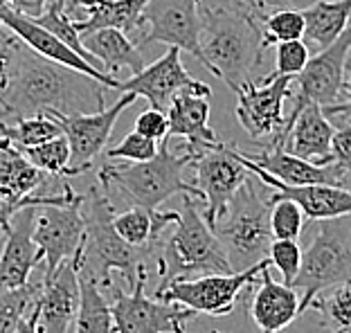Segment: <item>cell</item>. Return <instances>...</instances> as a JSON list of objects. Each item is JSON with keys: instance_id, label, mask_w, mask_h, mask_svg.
<instances>
[{"instance_id": "obj_1", "label": "cell", "mask_w": 351, "mask_h": 333, "mask_svg": "<svg viewBox=\"0 0 351 333\" xmlns=\"http://www.w3.org/2000/svg\"><path fill=\"white\" fill-rule=\"evenodd\" d=\"M106 84L82 70L50 61L25 45L3 88V115H79L106 108Z\"/></svg>"}, {"instance_id": "obj_2", "label": "cell", "mask_w": 351, "mask_h": 333, "mask_svg": "<svg viewBox=\"0 0 351 333\" xmlns=\"http://www.w3.org/2000/svg\"><path fill=\"white\" fill-rule=\"evenodd\" d=\"M201 10V63L228 88L250 84L263 52L261 23L230 0H198Z\"/></svg>"}, {"instance_id": "obj_3", "label": "cell", "mask_w": 351, "mask_h": 333, "mask_svg": "<svg viewBox=\"0 0 351 333\" xmlns=\"http://www.w3.org/2000/svg\"><path fill=\"white\" fill-rule=\"evenodd\" d=\"M82 214L86 223L82 268L79 271L90 275L101 288L113 284V273L122 275L126 288H133L142 271H147V255H156L151 248H135L126 243L115 230V205L106 194H99L97 187L88 189L82 201Z\"/></svg>"}, {"instance_id": "obj_4", "label": "cell", "mask_w": 351, "mask_h": 333, "mask_svg": "<svg viewBox=\"0 0 351 333\" xmlns=\"http://www.w3.org/2000/svg\"><path fill=\"white\" fill-rule=\"evenodd\" d=\"M162 284L212 273H234L221 241L203 217V198L185 194L178 219L156 248Z\"/></svg>"}, {"instance_id": "obj_5", "label": "cell", "mask_w": 351, "mask_h": 333, "mask_svg": "<svg viewBox=\"0 0 351 333\" xmlns=\"http://www.w3.org/2000/svg\"><path fill=\"white\" fill-rule=\"evenodd\" d=\"M169 136L160 140L158 153L145 162L131 164H104L99 182L104 189H117L131 205L158 210L176 194H191L203 198L194 182L182 180V169L194 160V151L185 147V153L169 151Z\"/></svg>"}, {"instance_id": "obj_6", "label": "cell", "mask_w": 351, "mask_h": 333, "mask_svg": "<svg viewBox=\"0 0 351 333\" xmlns=\"http://www.w3.org/2000/svg\"><path fill=\"white\" fill-rule=\"evenodd\" d=\"M232 271H245L268 257L273 232H270V198L259 194L252 178L234 194L228 210L212 223Z\"/></svg>"}, {"instance_id": "obj_7", "label": "cell", "mask_w": 351, "mask_h": 333, "mask_svg": "<svg viewBox=\"0 0 351 333\" xmlns=\"http://www.w3.org/2000/svg\"><path fill=\"white\" fill-rule=\"evenodd\" d=\"M317 223L320 227L308 248L302 250L300 273L291 284L298 293L302 291V313L308 311L317 295L338 284L351 282V214Z\"/></svg>"}, {"instance_id": "obj_8", "label": "cell", "mask_w": 351, "mask_h": 333, "mask_svg": "<svg viewBox=\"0 0 351 333\" xmlns=\"http://www.w3.org/2000/svg\"><path fill=\"white\" fill-rule=\"evenodd\" d=\"M270 266L273 264L266 257L259 264L239 273H212V275L191 277V280H173L169 284H160L158 286L156 299L173 302L185 308H191L196 313L221 318V315L234 311L237 299L241 297V293L248 286H254L263 268Z\"/></svg>"}, {"instance_id": "obj_9", "label": "cell", "mask_w": 351, "mask_h": 333, "mask_svg": "<svg viewBox=\"0 0 351 333\" xmlns=\"http://www.w3.org/2000/svg\"><path fill=\"white\" fill-rule=\"evenodd\" d=\"M293 75H270L268 82L241 86L237 92V120L248 136L261 147L282 145L289 133V115L284 113V101L293 99Z\"/></svg>"}, {"instance_id": "obj_10", "label": "cell", "mask_w": 351, "mask_h": 333, "mask_svg": "<svg viewBox=\"0 0 351 333\" xmlns=\"http://www.w3.org/2000/svg\"><path fill=\"white\" fill-rule=\"evenodd\" d=\"M149 273L142 271L135 286L122 291L110 284V311H113L115 333H187V322L196 311L173 302L147 297Z\"/></svg>"}, {"instance_id": "obj_11", "label": "cell", "mask_w": 351, "mask_h": 333, "mask_svg": "<svg viewBox=\"0 0 351 333\" xmlns=\"http://www.w3.org/2000/svg\"><path fill=\"white\" fill-rule=\"evenodd\" d=\"M84 194L68 203H47L34 208L32 239L43 252L45 273H54L63 261L73 259L84 248L86 223L82 214Z\"/></svg>"}, {"instance_id": "obj_12", "label": "cell", "mask_w": 351, "mask_h": 333, "mask_svg": "<svg viewBox=\"0 0 351 333\" xmlns=\"http://www.w3.org/2000/svg\"><path fill=\"white\" fill-rule=\"evenodd\" d=\"M189 166L194 169V185L203 196V217L212 225L245 185L250 171L239 162L232 147L223 142H214L212 147L198 151Z\"/></svg>"}, {"instance_id": "obj_13", "label": "cell", "mask_w": 351, "mask_h": 333, "mask_svg": "<svg viewBox=\"0 0 351 333\" xmlns=\"http://www.w3.org/2000/svg\"><path fill=\"white\" fill-rule=\"evenodd\" d=\"M140 50L151 43L176 45L201 61V10L198 0H149L142 12Z\"/></svg>"}, {"instance_id": "obj_14", "label": "cell", "mask_w": 351, "mask_h": 333, "mask_svg": "<svg viewBox=\"0 0 351 333\" xmlns=\"http://www.w3.org/2000/svg\"><path fill=\"white\" fill-rule=\"evenodd\" d=\"M135 99H138V95L122 92L113 106L97 110V113L54 115L61 124L63 136L70 142V151H73V156H70V176H77V173L90 169L95 158L108 145V138L113 133L117 120Z\"/></svg>"}, {"instance_id": "obj_15", "label": "cell", "mask_w": 351, "mask_h": 333, "mask_svg": "<svg viewBox=\"0 0 351 333\" xmlns=\"http://www.w3.org/2000/svg\"><path fill=\"white\" fill-rule=\"evenodd\" d=\"M82 252L63 261L54 273H45L36 297L38 333H68L79 311V268Z\"/></svg>"}, {"instance_id": "obj_16", "label": "cell", "mask_w": 351, "mask_h": 333, "mask_svg": "<svg viewBox=\"0 0 351 333\" xmlns=\"http://www.w3.org/2000/svg\"><path fill=\"white\" fill-rule=\"evenodd\" d=\"M349 54H351V25L331 45L317 50V54L308 59L306 68L295 77L300 97L313 101V104H320L322 108L340 101L342 88H345Z\"/></svg>"}, {"instance_id": "obj_17", "label": "cell", "mask_w": 351, "mask_h": 333, "mask_svg": "<svg viewBox=\"0 0 351 333\" xmlns=\"http://www.w3.org/2000/svg\"><path fill=\"white\" fill-rule=\"evenodd\" d=\"M230 147H232L239 162H241L263 187H273L275 194L293 198V201L304 210L306 219L326 221V219L349 217L351 214V189H347L345 185H286V182L270 176L263 166L250 160L248 156H243L241 149L237 145H230Z\"/></svg>"}, {"instance_id": "obj_18", "label": "cell", "mask_w": 351, "mask_h": 333, "mask_svg": "<svg viewBox=\"0 0 351 333\" xmlns=\"http://www.w3.org/2000/svg\"><path fill=\"white\" fill-rule=\"evenodd\" d=\"M196 84V79H191L185 66H182L180 50L176 45H169V50L158 61L140 70L138 75L122 79L117 86V92H133L138 97H145L151 108L167 113L176 95Z\"/></svg>"}, {"instance_id": "obj_19", "label": "cell", "mask_w": 351, "mask_h": 333, "mask_svg": "<svg viewBox=\"0 0 351 333\" xmlns=\"http://www.w3.org/2000/svg\"><path fill=\"white\" fill-rule=\"evenodd\" d=\"M293 101L295 108L289 113V133H286L284 149L315 164L333 162L331 140L336 126L324 115L320 104L302 99L298 92L293 95Z\"/></svg>"}, {"instance_id": "obj_20", "label": "cell", "mask_w": 351, "mask_h": 333, "mask_svg": "<svg viewBox=\"0 0 351 333\" xmlns=\"http://www.w3.org/2000/svg\"><path fill=\"white\" fill-rule=\"evenodd\" d=\"M0 23L10 27L12 32H16V34L23 38V43H25L29 50L38 52L41 57L50 59V61H57V63H63V66H68V68L82 70V73L104 82L110 90H117L119 79H115L113 75H108V73H101V70L90 66V63H88L82 54H77L73 47L63 43L59 36H54L50 29L38 25V23L34 18H29V16L12 10V7L7 3H3V0H0Z\"/></svg>"}, {"instance_id": "obj_21", "label": "cell", "mask_w": 351, "mask_h": 333, "mask_svg": "<svg viewBox=\"0 0 351 333\" xmlns=\"http://www.w3.org/2000/svg\"><path fill=\"white\" fill-rule=\"evenodd\" d=\"M210 97L212 88L207 84L198 82L191 88L180 90L171 99L169 108H167L169 138H182L187 142L185 147L194 153L219 142L217 136H214V129H210Z\"/></svg>"}, {"instance_id": "obj_22", "label": "cell", "mask_w": 351, "mask_h": 333, "mask_svg": "<svg viewBox=\"0 0 351 333\" xmlns=\"http://www.w3.org/2000/svg\"><path fill=\"white\" fill-rule=\"evenodd\" d=\"M34 208H23L12 219V230L0 252V288L27 286L34 268L43 261V252L32 239Z\"/></svg>"}, {"instance_id": "obj_23", "label": "cell", "mask_w": 351, "mask_h": 333, "mask_svg": "<svg viewBox=\"0 0 351 333\" xmlns=\"http://www.w3.org/2000/svg\"><path fill=\"white\" fill-rule=\"evenodd\" d=\"M250 160L263 166L270 176L286 182V185H345L347 171L340 164H315L304 158L293 156L282 145H268L259 153H245Z\"/></svg>"}, {"instance_id": "obj_24", "label": "cell", "mask_w": 351, "mask_h": 333, "mask_svg": "<svg viewBox=\"0 0 351 333\" xmlns=\"http://www.w3.org/2000/svg\"><path fill=\"white\" fill-rule=\"evenodd\" d=\"M254 286L257 291H254L250 302V315L261 333L284 331L302 315L298 288H293L286 282H275L270 268H263Z\"/></svg>"}, {"instance_id": "obj_25", "label": "cell", "mask_w": 351, "mask_h": 333, "mask_svg": "<svg viewBox=\"0 0 351 333\" xmlns=\"http://www.w3.org/2000/svg\"><path fill=\"white\" fill-rule=\"evenodd\" d=\"M86 50L97 59L108 75L117 79L119 70H129L131 75H138L145 70V57L142 50L135 45L129 34L117 27H99L82 34Z\"/></svg>"}, {"instance_id": "obj_26", "label": "cell", "mask_w": 351, "mask_h": 333, "mask_svg": "<svg viewBox=\"0 0 351 333\" xmlns=\"http://www.w3.org/2000/svg\"><path fill=\"white\" fill-rule=\"evenodd\" d=\"M45 176L47 173L36 169L25 153L0 133V192L14 201H25L43 187Z\"/></svg>"}, {"instance_id": "obj_27", "label": "cell", "mask_w": 351, "mask_h": 333, "mask_svg": "<svg viewBox=\"0 0 351 333\" xmlns=\"http://www.w3.org/2000/svg\"><path fill=\"white\" fill-rule=\"evenodd\" d=\"M302 14L306 18L304 38L322 50L351 25V0H315Z\"/></svg>"}, {"instance_id": "obj_28", "label": "cell", "mask_w": 351, "mask_h": 333, "mask_svg": "<svg viewBox=\"0 0 351 333\" xmlns=\"http://www.w3.org/2000/svg\"><path fill=\"white\" fill-rule=\"evenodd\" d=\"M147 3L149 0H110V3L86 10L79 16V21H75V27L79 34L99 27H117L131 34V32L142 29V12Z\"/></svg>"}, {"instance_id": "obj_29", "label": "cell", "mask_w": 351, "mask_h": 333, "mask_svg": "<svg viewBox=\"0 0 351 333\" xmlns=\"http://www.w3.org/2000/svg\"><path fill=\"white\" fill-rule=\"evenodd\" d=\"M75 333H115L113 311L104 297L101 286L90 275L79 271V311Z\"/></svg>"}, {"instance_id": "obj_30", "label": "cell", "mask_w": 351, "mask_h": 333, "mask_svg": "<svg viewBox=\"0 0 351 333\" xmlns=\"http://www.w3.org/2000/svg\"><path fill=\"white\" fill-rule=\"evenodd\" d=\"M0 133L14 142L19 149L25 147H36L43 145V142L63 136V129L59 120L50 113H41V115H29V117H19L12 124L0 122Z\"/></svg>"}, {"instance_id": "obj_31", "label": "cell", "mask_w": 351, "mask_h": 333, "mask_svg": "<svg viewBox=\"0 0 351 333\" xmlns=\"http://www.w3.org/2000/svg\"><path fill=\"white\" fill-rule=\"evenodd\" d=\"M38 25H43L45 29H50L54 36H59L63 43L70 45L77 54H82V57L90 63V66H95L97 70H101V73H106L104 70V66L93 57L90 52L86 50V45L82 41V34L77 32L75 27V21H73V16L68 14L66 10V0H47V7H45V12L38 16V18H34Z\"/></svg>"}, {"instance_id": "obj_32", "label": "cell", "mask_w": 351, "mask_h": 333, "mask_svg": "<svg viewBox=\"0 0 351 333\" xmlns=\"http://www.w3.org/2000/svg\"><path fill=\"white\" fill-rule=\"evenodd\" d=\"M311 308L320 313L324 329L331 333H351V282L338 284L326 295H317Z\"/></svg>"}, {"instance_id": "obj_33", "label": "cell", "mask_w": 351, "mask_h": 333, "mask_svg": "<svg viewBox=\"0 0 351 333\" xmlns=\"http://www.w3.org/2000/svg\"><path fill=\"white\" fill-rule=\"evenodd\" d=\"M21 151L25 153V158L36 169H41L47 176L52 178L70 176V156H73V151H70V142L66 136H57L36 147H25Z\"/></svg>"}, {"instance_id": "obj_34", "label": "cell", "mask_w": 351, "mask_h": 333, "mask_svg": "<svg viewBox=\"0 0 351 333\" xmlns=\"http://www.w3.org/2000/svg\"><path fill=\"white\" fill-rule=\"evenodd\" d=\"M154 212L149 208H140V205H131L126 212L115 214L113 223L117 234L122 236L126 243L135 245V248H151L156 250L154 241Z\"/></svg>"}, {"instance_id": "obj_35", "label": "cell", "mask_w": 351, "mask_h": 333, "mask_svg": "<svg viewBox=\"0 0 351 333\" xmlns=\"http://www.w3.org/2000/svg\"><path fill=\"white\" fill-rule=\"evenodd\" d=\"M38 284H27L21 288H0V333H16L23 318L36 304Z\"/></svg>"}, {"instance_id": "obj_36", "label": "cell", "mask_w": 351, "mask_h": 333, "mask_svg": "<svg viewBox=\"0 0 351 333\" xmlns=\"http://www.w3.org/2000/svg\"><path fill=\"white\" fill-rule=\"evenodd\" d=\"M261 32H263V45L266 47H273L282 41H298V38H304L306 18L302 10L286 7V10H279L266 16L261 21Z\"/></svg>"}, {"instance_id": "obj_37", "label": "cell", "mask_w": 351, "mask_h": 333, "mask_svg": "<svg viewBox=\"0 0 351 333\" xmlns=\"http://www.w3.org/2000/svg\"><path fill=\"white\" fill-rule=\"evenodd\" d=\"M306 214L293 198L273 194L270 196V232L273 239H300L304 230Z\"/></svg>"}, {"instance_id": "obj_38", "label": "cell", "mask_w": 351, "mask_h": 333, "mask_svg": "<svg viewBox=\"0 0 351 333\" xmlns=\"http://www.w3.org/2000/svg\"><path fill=\"white\" fill-rule=\"evenodd\" d=\"M158 149H160V142L151 140L147 136H142V133L133 131L129 133L119 145L106 149V158L110 160H129V162H145V160H151Z\"/></svg>"}, {"instance_id": "obj_39", "label": "cell", "mask_w": 351, "mask_h": 333, "mask_svg": "<svg viewBox=\"0 0 351 333\" xmlns=\"http://www.w3.org/2000/svg\"><path fill=\"white\" fill-rule=\"evenodd\" d=\"M268 259L282 273L284 282L293 284L302 266V248L295 239H273L268 250Z\"/></svg>"}, {"instance_id": "obj_40", "label": "cell", "mask_w": 351, "mask_h": 333, "mask_svg": "<svg viewBox=\"0 0 351 333\" xmlns=\"http://www.w3.org/2000/svg\"><path fill=\"white\" fill-rule=\"evenodd\" d=\"M311 59L308 45L298 38V41H282L275 45V73L273 75H293L298 77L306 68Z\"/></svg>"}, {"instance_id": "obj_41", "label": "cell", "mask_w": 351, "mask_h": 333, "mask_svg": "<svg viewBox=\"0 0 351 333\" xmlns=\"http://www.w3.org/2000/svg\"><path fill=\"white\" fill-rule=\"evenodd\" d=\"M23 47H25L23 38L0 23V86H3V88H5L7 79H10L16 59H19V54L23 52Z\"/></svg>"}, {"instance_id": "obj_42", "label": "cell", "mask_w": 351, "mask_h": 333, "mask_svg": "<svg viewBox=\"0 0 351 333\" xmlns=\"http://www.w3.org/2000/svg\"><path fill=\"white\" fill-rule=\"evenodd\" d=\"M135 131L142 133L151 140L160 142L169 136V117H167L165 110H158V108H147L145 113H140L135 117Z\"/></svg>"}, {"instance_id": "obj_43", "label": "cell", "mask_w": 351, "mask_h": 333, "mask_svg": "<svg viewBox=\"0 0 351 333\" xmlns=\"http://www.w3.org/2000/svg\"><path fill=\"white\" fill-rule=\"evenodd\" d=\"M230 3H232L234 7H239L241 12H245L257 23H261L266 16L275 14L279 10L293 7V0H230Z\"/></svg>"}, {"instance_id": "obj_44", "label": "cell", "mask_w": 351, "mask_h": 333, "mask_svg": "<svg viewBox=\"0 0 351 333\" xmlns=\"http://www.w3.org/2000/svg\"><path fill=\"white\" fill-rule=\"evenodd\" d=\"M331 156L333 162L340 164L347 173H351V124H342L336 129L331 140Z\"/></svg>"}, {"instance_id": "obj_45", "label": "cell", "mask_w": 351, "mask_h": 333, "mask_svg": "<svg viewBox=\"0 0 351 333\" xmlns=\"http://www.w3.org/2000/svg\"><path fill=\"white\" fill-rule=\"evenodd\" d=\"M342 95H345V99L336 101V104H331V106H324L322 110L329 120H340L345 124H351V57L347 61V77H345V88H342Z\"/></svg>"}, {"instance_id": "obj_46", "label": "cell", "mask_w": 351, "mask_h": 333, "mask_svg": "<svg viewBox=\"0 0 351 333\" xmlns=\"http://www.w3.org/2000/svg\"><path fill=\"white\" fill-rule=\"evenodd\" d=\"M3 3H7L16 12L29 16V18H38L47 7V0H3Z\"/></svg>"}, {"instance_id": "obj_47", "label": "cell", "mask_w": 351, "mask_h": 333, "mask_svg": "<svg viewBox=\"0 0 351 333\" xmlns=\"http://www.w3.org/2000/svg\"><path fill=\"white\" fill-rule=\"evenodd\" d=\"M104 3H110V0H66V10L70 16H73V21H79V16H82L86 10L104 5Z\"/></svg>"}, {"instance_id": "obj_48", "label": "cell", "mask_w": 351, "mask_h": 333, "mask_svg": "<svg viewBox=\"0 0 351 333\" xmlns=\"http://www.w3.org/2000/svg\"><path fill=\"white\" fill-rule=\"evenodd\" d=\"M16 333H38V315H36V306H32V311L23 318L19 324Z\"/></svg>"}, {"instance_id": "obj_49", "label": "cell", "mask_w": 351, "mask_h": 333, "mask_svg": "<svg viewBox=\"0 0 351 333\" xmlns=\"http://www.w3.org/2000/svg\"><path fill=\"white\" fill-rule=\"evenodd\" d=\"M5 239H7V232L3 227H0V252H3V245H5Z\"/></svg>"}, {"instance_id": "obj_50", "label": "cell", "mask_w": 351, "mask_h": 333, "mask_svg": "<svg viewBox=\"0 0 351 333\" xmlns=\"http://www.w3.org/2000/svg\"><path fill=\"white\" fill-rule=\"evenodd\" d=\"M0 104H3V86H0Z\"/></svg>"}, {"instance_id": "obj_51", "label": "cell", "mask_w": 351, "mask_h": 333, "mask_svg": "<svg viewBox=\"0 0 351 333\" xmlns=\"http://www.w3.org/2000/svg\"><path fill=\"white\" fill-rule=\"evenodd\" d=\"M212 333H221V331H212Z\"/></svg>"}]
</instances>
